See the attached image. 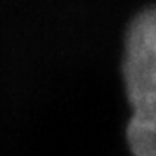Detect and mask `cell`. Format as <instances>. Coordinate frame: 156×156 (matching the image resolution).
<instances>
[{"label":"cell","instance_id":"6da1fadb","mask_svg":"<svg viewBox=\"0 0 156 156\" xmlns=\"http://www.w3.org/2000/svg\"><path fill=\"white\" fill-rule=\"evenodd\" d=\"M122 69L132 108L156 94V5L144 9L130 23Z\"/></svg>","mask_w":156,"mask_h":156},{"label":"cell","instance_id":"7a4b0ae2","mask_svg":"<svg viewBox=\"0 0 156 156\" xmlns=\"http://www.w3.org/2000/svg\"><path fill=\"white\" fill-rule=\"evenodd\" d=\"M127 139L134 156H156V94L134 106Z\"/></svg>","mask_w":156,"mask_h":156}]
</instances>
